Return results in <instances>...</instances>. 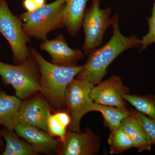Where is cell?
Here are the masks:
<instances>
[{
	"instance_id": "obj_23",
	"label": "cell",
	"mask_w": 155,
	"mask_h": 155,
	"mask_svg": "<svg viewBox=\"0 0 155 155\" xmlns=\"http://www.w3.org/2000/svg\"><path fill=\"white\" fill-rule=\"evenodd\" d=\"M52 115L54 118L62 126L67 128L69 127L71 123V117L67 111L59 110Z\"/></svg>"
},
{
	"instance_id": "obj_20",
	"label": "cell",
	"mask_w": 155,
	"mask_h": 155,
	"mask_svg": "<svg viewBox=\"0 0 155 155\" xmlns=\"http://www.w3.org/2000/svg\"><path fill=\"white\" fill-rule=\"evenodd\" d=\"M130 115L135 118L144 127L153 144L155 145V120L137 110L130 109Z\"/></svg>"
},
{
	"instance_id": "obj_9",
	"label": "cell",
	"mask_w": 155,
	"mask_h": 155,
	"mask_svg": "<svg viewBox=\"0 0 155 155\" xmlns=\"http://www.w3.org/2000/svg\"><path fill=\"white\" fill-rule=\"evenodd\" d=\"M61 143L59 153L62 155H96L101 148L99 136L89 129L84 133L69 130Z\"/></svg>"
},
{
	"instance_id": "obj_8",
	"label": "cell",
	"mask_w": 155,
	"mask_h": 155,
	"mask_svg": "<svg viewBox=\"0 0 155 155\" xmlns=\"http://www.w3.org/2000/svg\"><path fill=\"white\" fill-rule=\"evenodd\" d=\"M130 93L119 76L113 75L93 87L90 97L94 102L102 105L127 109V104L122 95Z\"/></svg>"
},
{
	"instance_id": "obj_15",
	"label": "cell",
	"mask_w": 155,
	"mask_h": 155,
	"mask_svg": "<svg viewBox=\"0 0 155 155\" xmlns=\"http://www.w3.org/2000/svg\"><path fill=\"white\" fill-rule=\"evenodd\" d=\"M22 102L18 97L0 91V125L14 130L15 118Z\"/></svg>"
},
{
	"instance_id": "obj_17",
	"label": "cell",
	"mask_w": 155,
	"mask_h": 155,
	"mask_svg": "<svg viewBox=\"0 0 155 155\" xmlns=\"http://www.w3.org/2000/svg\"><path fill=\"white\" fill-rule=\"evenodd\" d=\"M93 111H99L102 114L106 125L110 130L119 127L123 120L130 116V109H123L102 105L94 102Z\"/></svg>"
},
{
	"instance_id": "obj_18",
	"label": "cell",
	"mask_w": 155,
	"mask_h": 155,
	"mask_svg": "<svg viewBox=\"0 0 155 155\" xmlns=\"http://www.w3.org/2000/svg\"><path fill=\"white\" fill-rule=\"evenodd\" d=\"M122 97L137 110L155 120V96L153 94L140 96L126 94Z\"/></svg>"
},
{
	"instance_id": "obj_2",
	"label": "cell",
	"mask_w": 155,
	"mask_h": 155,
	"mask_svg": "<svg viewBox=\"0 0 155 155\" xmlns=\"http://www.w3.org/2000/svg\"><path fill=\"white\" fill-rule=\"evenodd\" d=\"M29 51L40 72V91L54 107L63 110L66 109L65 94L67 86L81 71L83 66H59L45 60L34 48Z\"/></svg>"
},
{
	"instance_id": "obj_19",
	"label": "cell",
	"mask_w": 155,
	"mask_h": 155,
	"mask_svg": "<svg viewBox=\"0 0 155 155\" xmlns=\"http://www.w3.org/2000/svg\"><path fill=\"white\" fill-rule=\"evenodd\" d=\"M110 131L108 142L111 154L122 153L126 150L135 148L133 140L120 127L111 129Z\"/></svg>"
},
{
	"instance_id": "obj_14",
	"label": "cell",
	"mask_w": 155,
	"mask_h": 155,
	"mask_svg": "<svg viewBox=\"0 0 155 155\" xmlns=\"http://www.w3.org/2000/svg\"><path fill=\"white\" fill-rule=\"evenodd\" d=\"M119 127L132 139L139 152L150 150L152 142L144 127L135 118L131 115L128 116Z\"/></svg>"
},
{
	"instance_id": "obj_16",
	"label": "cell",
	"mask_w": 155,
	"mask_h": 155,
	"mask_svg": "<svg viewBox=\"0 0 155 155\" xmlns=\"http://www.w3.org/2000/svg\"><path fill=\"white\" fill-rule=\"evenodd\" d=\"M0 136L6 141L5 149L1 155H35L38 154L28 142L19 139L14 130L5 127L0 130Z\"/></svg>"
},
{
	"instance_id": "obj_22",
	"label": "cell",
	"mask_w": 155,
	"mask_h": 155,
	"mask_svg": "<svg viewBox=\"0 0 155 155\" xmlns=\"http://www.w3.org/2000/svg\"><path fill=\"white\" fill-rule=\"evenodd\" d=\"M147 19L149 30L141 40V51L147 48L150 45L155 43V2L153 4L151 17Z\"/></svg>"
},
{
	"instance_id": "obj_25",
	"label": "cell",
	"mask_w": 155,
	"mask_h": 155,
	"mask_svg": "<svg viewBox=\"0 0 155 155\" xmlns=\"http://www.w3.org/2000/svg\"><path fill=\"white\" fill-rule=\"evenodd\" d=\"M38 8L43 6L45 4L46 0H34Z\"/></svg>"
},
{
	"instance_id": "obj_21",
	"label": "cell",
	"mask_w": 155,
	"mask_h": 155,
	"mask_svg": "<svg viewBox=\"0 0 155 155\" xmlns=\"http://www.w3.org/2000/svg\"><path fill=\"white\" fill-rule=\"evenodd\" d=\"M48 133L52 137H59L60 142L64 141L67 134V128L62 126L54 118L51 112L48 114L47 118Z\"/></svg>"
},
{
	"instance_id": "obj_12",
	"label": "cell",
	"mask_w": 155,
	"mask_h": 155,
	"mask_svg": "<svg viewBox=\"0 0 155 155\" xmlns=\"http://www.w3.org/2000/svg\"><path fill=\"white\" fill-rule=\"evenodd\" d=\"M14 130L18 136L28 142L38 154L52 153L58 150V142L48 132L40 128L19 124L15 126Z\"/></svg>"
},
{
	"instance_id": "obj_24",
	"label": "cell",
	"mask_w": 155,
	"mask_h": 155,
	"mask_svg": "<svg viewBox=\"0 0 155 155\" xmlns=\"http://www.w3.org/2000/svg\"><path fill=\"white\" fill-rule=\"evenodd\" d=\"M22 5L27 12H32L38 8L34 0H23Z\"/></svg>"
},
{
	"instance_id": "obj_11",
	"label": "cell",
	"mask_w": 155,
	"mask_h": 155,
	"mask_svg": "<svg viewBox=\"0 0 155 155\" xmlns=\"http://www.w3.org/2000/svg\"><path fill=\"white\" fill-rule=\"evenodd\" d=\"M40 48L49 54L52 63L65 67L77 66L83 58L81 50L71 48L62 35L52 40H45L40 45Z\"/></svg>"
},
{
	"instance_id": "obj_13",
	"label": "cell",
	"mask_w": 155,
	"mask_h": 155,
	"mask_svg": "<svg viewBox=\"0 0 155 155\" xmlns=\"http://www.w3.org/2000/svg\"><path fill=\"white\" fill-rule=\"evenodd\" d=\"M90 0H65L62 20L69 34L75 36L82 26L87 4Z\"/></svg>"
},
{
	"instance_id": "obj_4",
	"label": "cell",
	"mask_w": 155,
	"mask_h": 155,
	"mask_svg": "<svg viewBox=\"0 0 155 155\" xmlns=\"http://www.w3.org/2000/svg\"><path fill=\"white\" fill-rule=\"evenodd\" d=\"M0 76L5 83L12 85L16 96L20 99H25L40 91V72L31 55L17 65L0 61Z\"/></svg>"
},
{
	"instance_id": "obj_5",
	"label": "cell",
	"mask_w": 155,
	"mask_h": 155,
	"mask_svg": "<svg viewBox=\"0 0 155 155\" xmlns=\"http://www.w3.org/2000/svg\"><path fill=\"white\" fill-rule=\"evenodd\" d=\"M0 33L8 42L14 61L20 64L31 56L27 44L30 38L22 28L20 17L12 14L6 0H0Z\"/></svg>"
},
{
	"instance_id": "obj_3",
	"label": "cell",
	"mask_w": 155,
	"mask_h": 155,
	"mask_svg": "<svg viewBox=\"0 0 155 155\" xmlns=\"http://www.w3.org/2000/svg\"><path fill=\"white\" fill-rule=\"evenodd\" d=\"M65 6V0H56L32 12L22 13L19 17L25 34L37 39H47L49 32L64 26L62 17Z\"/></svg>"
},
{
	"instance_id": "obj_10",
	"label": "cell",
	"mask_w": 155,
	"mask_h": 155,
	"mask_svg": "<svg viewBox=\"0 0 155 155\" xmlns=\"http://www.w3.org/2000/svg\"><path fill=\"white\" fill-rule=\"evenodd\" d=\"M51 112L48 103L41 97L36 96L21 103L15 120L17 124H26L38 127L48 132L47 118Z\"/></svg>"
},
{
	"instance_id": "obj_7",
	"label": "cell",
	"mask_w": 155,
	"mask_h": 155,
	"mask_svg": "<svg viewBox=\"0 0 155 155\" xmlns=\"http://www.w3.org/2000/svg\"><path fill=\"white\" fill-rule=\"evenodd\" d=\"M92 1L91 6L85 11L82 23L85 34L82 48L86 55L102 44L105 32L112 23L111 8L101 9L100 0Z\"/></svg>"
},
{
	"instance_id": "obj_6",
	"label": "cell",
	"mask_w": 155,
	"mask_h": 155,
	"mask_svg": "<svg viewBox=\"0 0 155 155\" xmlns=\"http://www.w3.org/2000/svg\"><path fill=\"white\" fill-rule=\"evenodd\" d=\"M93 85L86 81L74 78L69 84L65 94L66 111L71 117L70 131H81L80 124L85 114L93 111L94 101L90 97Z\"/></svg>"
},
{
	"instance_id": "obj_26",
	"label": "cell",
	"mask_w": 155,
	"mask_h": 155,
	"mask_svg": "<svg viewBox=\"0 0 155 155\" xmlns=\"http://www.w3.org/2000/svg\"><path fill=\"white\" fill-rule=\"evenodd\" d=\"M2 142H1V141H0V148H1V146H2Z\"/></svg>"
},
{
	"instance_id": "obj_1",
	"label": "cell",
	"mask_w": 155,
	"mask_h": 155,
	"mask_svg": "<svg viewBox=\"0 0 155 155\" xmlns=\"http://www.w3.org/2000/svg\"><path fill=\"white\" fill-rule=\"evenodd\" d=\"M119 16L112 18L113 36L104 46L89 53L88 60L83 66L76 78L86 81L94 86L100 83L107 73L109 65L123 51L128 49L141 47V40L136 35L124 36L119 29Z\"/></svg>"
}]
</instances>
